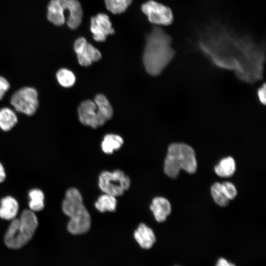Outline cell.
<instances>
[{
	"mask_svg": "<svg viewBox=\"0 0 266 266\" xmlns=\"http://www.w3.org/2000/svg\"><path fill=\"white\" fill-rule=\"evenodd\" d=\"M197 45L212 64L234 71L241 81L251 84L263 78L265 46L250 35L239 34L215 21L200 33Z\"/></svg>",
	"mask_w": 266,
	"mask_h": 266,
	"instance_id": "1",
	"label": "cell"
},
{
	"mask_svg": "<svg viewBox=\"0 0 266 266\" xmlns=\"http://www.w3.org/2000/svg\"><path fill=\"white\" fill-rule=\"evenodd\" d=\"M172 38L162 29L154 27L146 36L143 55L145 68L150 75H159L175 55L171 46Z\"/></svg>",
	"mask_w": 266,
	"mask_h": 266,
	"instance_id": "2",
	"label": "cell"
},
{
	"mask_svg": "<svg viewBox=\"0 0 266 266\" xmlns=\"http://www.w3.org/2000/svg\"><path fill=\"white\" fill-rule=\"evenodd\" d=\"M62 207L64 213L70 218L67 226L70 233L80 234L88 231L91 226L90 215L77 189L71 188L66 191Z\"/></svg>",
	"mask_w": 266,
	"mask_h": 266,
	"instance_id": "3",
	"label": "cell"
},
{
	"mask_svg": "<svg viewBox=\"0 0 266 266\" xmlns=\"http://www.w3.org/2000/svg\"><path fill=\"white\" fill-rule=\"evenodd\" d=\"M38 225L34 212L30 209L24 210L19 218L11 220L4 236L5 245L13 250L22 248L33 238Z\"/></svg>",
	"mask_w": 266,
	"mask_h": 266,
	"instance_id": "4",
	"label": "cell"
},
{
	"mask_svg": "<svg viewBox=\"0 0 266 266\" xmlns=\"http://www.w3.org/2000/svg\"><path fill=\"white\" fill-rule=\"evenodd\" d=\"M197 163L194 149L183 143H173L168 148L164 163V171L171 178H176L181 169L194 173Z\"/></svg>",
	"mask_w": 266,
	"mask_h": 266,
	"instance_id": "5",
	"label": "cell"
},
{
	"mask_svg": "<svg viewBox=\"0 0 266 266\" xmlns=\"http://www.w3.org/2000/svg\"><path fill=\"white\" fill-rule=\"evenodd\" d=\"M10 102L16 111L28 116L33 115L39 106L38 92L32 87H22L12 94Z\"/></svg>",
	"mask_w": 266,
	"mask_h": 266,
	"instance_id": "6",
	"label": "cell"
},
{
	"mask_svg": "<svg viewBox=\"0 0 266 266\" xmlns=\"http://www.w3.org/2000/svg\"><path fill=\"white\" fill-rule=\"evenodd\" d=\"M130 179L123 171H103L99 176V186L105 194L115 197L122 195L130 186Z\"/></svg>",
	"mask_w": 266,
	"mask_h": 266,
	"instance_id": "7",
	"label": "cell"
},
{
	"mask_svg": "<svg viewBox=\"0 0 266 266\" xmlns=\"http://www.w3.org/2000/svg\"><path fill=\"white\" fill-rule=\"evenodd\" d=\"M141 10L148 20L154 24L168 26L174 20L172 11L169 7L153 0L143 3Z\"/></svg>",
	"mask_w": 266,
	"mask_h": 266,
	"instance_id": "8",
	"label": "cell"
},
{
	"mask_svg": "<svg viewBox=\"0 0 266 266\" xmlns=\"http://www.w3.org/2000/svg\"><path fill=\"white\" fill-rule=\"evenodd\" d=\"M73 48L77 55L79 64L84 66L91 65L93 62L101 59V55L100 51L83 37L76 39Z\"/></svg>",
	"mask_w": 266,
	"mask_h": 266,
	"instance_id": "9",
	"label": "cell"
},
{
	"mask_svg": "<svg viewBox=\"0 0 266 266\" xmlns=\"http://www.w3.org/2000/svg\"><path fill=\"white\" fill-rule=\"evenodd\" d=\"M90 30L94 39L98 42L104 41L108 35L115 33L109 17L104 13L92 17Z\"/></svg>",
	"mask_w": 266,
	"mask_h": 266,
	"instance_id": "10",
	"label": "cell"
},
{
	"mask_svg": "<svg viewBox=\"0 0 266 266\" xmlns=\"http://www.w3.org/2000/svg\"><path fill=\"white\" fill-rule=\"evenodd\" d=\"M78 114L79 119L83 125L93 128L100 126L97 106L94 101L87 100L82 101L78 107Z\"/></svg>",
	"mask_w": 266,
	"mask_h": 266,
	"instance_id": "11",
	"label": "cell"
},
{
	"mask_svg": "<svg viewBox=\"0 0 266 266\" xmlns=\"http://www.w3.org/2000/svg\"><path fill=\"white\" fill-rule=\"evenodd\" d=\"M63 5L68 12L66 22L72 30L76 29L80 25L83 17L81 4L78 0H63Z\"/></svg>",
	"mask_w": 266,
	"mask_h": 266,
	"instance_id": "12",
	"label": "cell"
},
{
	"mask_svg": "<svg viewBox=\"0 0 266 266\" xmlns=\"http://www.w3.org/2000/svg\"><path fill=\"white\" fill-rule=\"evenodd\" d=\"M63 0H50L47 7V20L56 26H61L66 22Z\"/></svg>",
	"mask_w": 266,
	"mask_h": 266,
	"instance_id": "13",
	"label": "cell"
},
{
	"mask_svg": "<svg viewBox=\"0 0 266 266\" xmlns=\"http://www.w3.org/2000/svg\"><path fill=\"white\" fill-rule=\"evenodd\" d=\"M150 208L153 212L155 219L158 222H163L166 221L171 210L170 202L167 199L163 197L154 198Z\"/></svg>",
	"mask_w": 266,
	"mask_h": 266,
	"instance_id": "14",
	"label": "cell"
},
{
	"mask_svg": "<svg viewBox=\"0 0 266 266\" xmlns=\"http://www.w3.org/2000/svg\"><path fill=\"white\" fill-rule=\"evenodd\" d=\"M134 237L143 249L151 248L156 241L153 231L144 224H140L134 233Z\"/></svg>",
	"mask_w": 266,
	"mask_h": 266,
	"instance_id": "15",
	"label": "cell"
},
{
	"mask_svg": "<svg viewBox=\"0 0 266 266\" xmlns=\"http://www.w3.org/2000/svg\"><path fill=\"white\" fill-rule=\"evenodd\" d=\"M94 102L97 106L99 125L101 126L112 117L113 109L107 98L102 94L96 95Z\"/></svg>",
	"mask_w": 266,
	"mask_h": 266,
	"instance_id": "16",
	"label": "cell"
},
{
	"mask_svg": "<svg viewBox=\"0 0 266 266\" xmlns=\"http://www.w3.org/2000/svg\"><path fill=\"white\" fill-rule=\"evenodd\" d=\"M19 204L12 197L6 196L0 200V218L6 220H12L17 216Z\"/></svg>",
	"mask_w": 266,
	"mask_h": 266,
	"instance_id": "17",
	"label": "cell"
},
{
	"mask_svg": "<svg viewBox=\"0 0 266 266\" xmlns=\"http://www.w3.org/2000/svg\"><path fill=\"white\" fill-rule=\"evenodd\" d=\"M15 111L8 107L0 108V129L4 132L10 131L18 123Z\"/></svg>",
	"mask_w": 266,
	"mask_h": 266,
	"instance_id": "18",
	"label": "cell"
},
{
	"mask_svg": "<svg viewBox=\"0 0 266 266\" xmlns=\"http://www.w3.org/2000/svg\"><path fill=\"white\" fill-rule=\"evenodd\" d=\"M215 173L221 177L232 176L235 171V163L231 157L222 159L214 167Z\"/></svg>",
	"mask_w": 266,
	"mask_h": 266,
	"instance_id": "19",
	"label": "cell"
},
{
	"mask_svg": "<svg viewBox=\"0 0 266 266\" xmlns=\"http://www.w3.org/2000/svg\"><path fill=\"white\" fill-rule=\"evenodd\" d=\"M123 144L122 138L119 135L107 134L101 142L102 151L106 154H111L114 150L119 149Z\"/></svg>",
	"mask_w": 266,
	"mask_h": 266,
	"instance_id": "20",
	"label": "cell"
},
{
	"mask_svg": "<svg viewBox=\"0 0 266 266\" xmlns=\"http://www.w3.org/2000/svg\"><path fill=\"white\" fill-rule=\"evenodd\" d=\"M29 203L30 210L33 212L41 211L44 207V195L43 192L38 189H33L30 191Z\"/></svg>",
	"mask_w": 266,
	"mask_h": 266,
	"instance_id": "21",
	"label": "cell"
},
{
	"mask_svg": "<svg viewBox=\"0 0 266 266\" xmlns=\"http://www.w3.org/2000/svg\"><path fill=\"white\" fill-rule=\"evenodd\" d=\"M117 200L115 197L105 194L100 196L95 202L96 208L100 212L114 211L116 209Z\"/></svg>",
	"mask_w": 266,
	"mask_h": 266,
	"instance_id": "22",
	"label": "cell"
},
{
	"mask_svg": "<svg viewBox=\"0 0 266 266\" xmlns=\"http://www.w3.org/2000/svg\"><path fill=\"white\" fill-rule=\"evenodd\" d=\"M56 77L59 84L65 88L72 87L75 82V76L74 73L66 68L59 69L56 72Z\"/></svg>",
	"mask_w": 266,
	"mask_h": 266,
	"instance_id": "23",
	"label": "cell"
},
{
	"mask_svg": "<svg viewBox=\"0 0 266 266\" xmlns=\"http://www.w3.org/2000/svg\"><path fill=\"white\" fill-rule=\"evenodd\" d=\"M133 0H104L106 8L114 14L124 12Z\"/></svg>",
	"mask_w": 266,
	"mask_h": 266,
	"instance_id": "24",
	"label": "cell"
},
{
	"mask_svg": "<svg viewBox=\"0 0 266 266\" xmlns=\"http://www.w3.org/2000/svg\"><path fill=\"white\" fill-rule=\"evenodd\" d=\"M211 193L214 201L217 204L223 207L228 205L230 200L225 194L221 183L216 182L213 184L211 188Z\"/></svg>",
	"mask_w": 266,
	"mask_h": 266,
	"instance_id": "25",
	"label": "cell"
},
{
	"mask_svg": "<svg viewBox=\"0 0 266 266\" xmlns=\"http://www.w3.org/2000/svg\"><path fill=\"white\" fill-rule=\"evenodd\" d=\"M223 191L229 200H233L237 195V191L234 185L229 182L221 183Z\"/></svg>",
	"mask_w": 266,
	"mask_h": 266,
	"instance_id": "26",
	"label": "cell"
},
{
	"mask_svg": "<svg viewBox=\"0 0 266 266\" xmlns=\"http://www.w3.org/2000/svg\"><path fill=\"white\" fill-rule=\"evenodd\" d=\"M10 88V85L7 79L0 75V100L3 98Z\"/></svg>",
	"mask_w": 266,
	"mask_h": 266,
	"instance_id": "27",
	"label": "cell"
},
{
	"mask_svg": "<svg viewBox=\"0 0 266 266\" xmlns=\"http://www.w3.org/2000/svg\"><path fill=\"white\" fill-rule=\"evenodd\" d=\"M257 96L261 103L266 104V85L264 83L257 90Z\"/></svg>",
	"mask_w": 266,
	"mask_h": 266,
	"instance_id": "28",
	"label": "cell"
},
{
	"mask_svg": "<svg viewBox=\"0 0 266 266\" xmlns=\"http://www.w3.org/2000/svg\"><path fill=\"white\" fill-rule=\"evenodd\" d=\"M215 266H235L233 263L229 262L224 258H219Z\"/></svg>",
	"mask_w": 266,
	"mask_h": 266,
	"instance_id": "29",
	"label": "cell"
},
{
	"mask_svg": "<svg viewBox=\"0 0 266 266\" xmlns=\"http://www.w3.org/2000/svg\"><path fill=\"white\" fill-rule=\"evenodd\" d=\"M6 178V173L2 165L0 163V183L4 181Z\"/></svg>",
	"mask_w": 266,
	"mask_h": 266,
	"instance_id": "30",
	"label": "cell"
}]
</instances>
